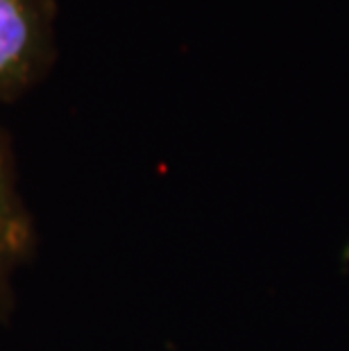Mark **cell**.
<instances>
[{"label":"cell","instance_id":"1","mask_svg":"<svg viewBox=\"0 0 349 351\" xmlns=\"http://www.w3.org/2000/svg\"><path fill=\"white\" fill-rule=\"evenodd\" d=\"M53 52L50 0H0V104L25 95L48 71Z\"/></svg>","mask_w":349,"mask_h":351},{"label":"cell","instance_id":"2","mask_svg":"<svg viewBox=\"0 0 349 351\" xmlns=\"http://www.w3.org/2000/svg\"><path fill=\"white\" fill-rule=\"evenodd\" d=\"M36 247V227L21 191L10 141L0 130V322L16 302L19 274Z\"/></svg>","mask_w":349,"mask_h":351}]
</instances>
